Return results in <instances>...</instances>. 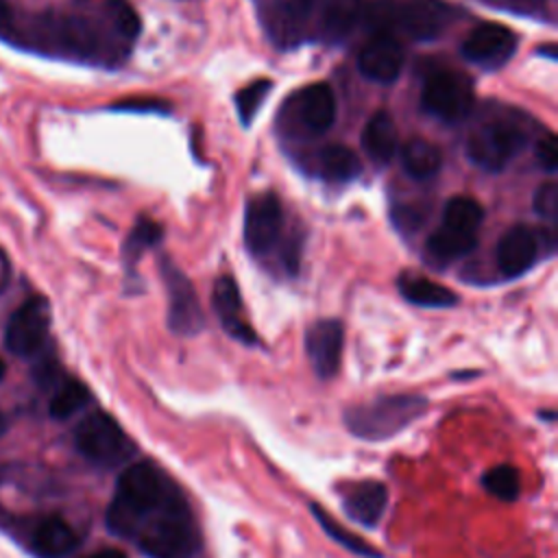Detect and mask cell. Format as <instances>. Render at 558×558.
<instances>
[{
	"instance_id": "obj_1",
	"label": "cell",
	"mask_w": 558,
	"mask_h": 558,
	"mask_svg": "<svg viewBox=\"0 0 558 558\" xmlns=\"http://www.w3.org/2000/svg\"><path fill=\"white\" fill-rule=\"evenodd\" d=\"M105 523L148 558H192L203 545L187 497L153 460H137L118 475Z\"/></svg>"
},
{
	"instance_id": "obj_2",
	"label": "cell",
	"mask_w": 558,
	"mask_h": 558,
	"mask_svg": "<svg viewBox=\"0 0 558 558\" xmlns=\"http://www.w3.org/2000/svg\"><path fill=\"white\" fill-rule=\"evenodd\" d=\"M140 35V17L122 0H107L98 15L92 13H46L31 24L22 41L39 52L111 63L124 57L129 44Z\"/></svg>"
},
{
	"instance_id": "obj_3",
	"label": "cell",
	"mask_w": 558,
	"mask_h": 558,
	"mask_svg": "<svg viewBox=\"0 0 558 558\" xmlns=\"http://www.w3.org/2000/svg\"><path fill=\"white\" fill-rule=\"evenodd\" d=\"M427 410V399L414 392L381 395L377 399L355 403L342 412L344 427L360 440L379 442L395 438L418 421Z\"/></svg>"
},
{
	"instance_id": "obj_4",
	"label": "cell",
	"mask_w": 558,
	"mask_h": 558,
	"mask_svg": "<svg viewBox=\"0 0 558 558\" xmlns=\"http://www.w3.org/2000/svg\"><path fill=\"white\" fill-rule=\"evenodd\" d=\"M453 15V7L442 0H377L366 11V22L375 33L429 41L447 31Z\"/></svg>"
},
{
	"instance_id": "obj_5",
	"label": "cell",
	"mask_w": 558,
	"mask_h": 558,
	"mask_svg": "<svg viewBox=\"0 0 558 558\" xmlns=\"http://www.w3.org/2000/svg\"><path fill=\"white\" fill-rule=\"evenodd\" d=\"M74 447L98 469H118L126 464L137 445L124 427L105 410L89 412L74 429Z\"/></svg>"
},
{
	"instance_id": "obj_6",
	"label": "cell",
	"mask_w": 558,
	"mask_h": 558,
	"mask_svg": "<svg viewBox=\"0 0 558 558\" xmlns=\"http://www.w3.org/2000/svg\"><path fill=\"white\" fill-rule=\"evenodd\" d=\"M527 129L514 116H495L480 122L466 137V157L482 170H504L527 144Z\"/></svg>"
},
{
	"instance_id": "obj_7",
	"label": "cell",
	"mask_w": 558,
	"mask_h": 558,
	"mask_svg": "<svg viewBox=\"0 0 558 558\" xmlns=\"http://www.w3.org/2000/svg\"><path fill=\"white\" fill-rule=\"evenodd\" d=\"M421 105L442 122H460L471 111L473 85L458 72L436 70L423 83Z\"/></svg>"
},
{
	"instance_id": "obj_8",
	"label": "cell",
	"mask_w": 558,
	"mask_h": 558,
	"mask_svg": "<svg viewBox=\"0 0 558 558\" xmlns=\"http://www.w3.org/2000/svg\"><path fill=\"white\" fill-rule=\"evenodd\" d=\"M336 120V96L327 83H314L296 92L286 111L283 124L294 135H320Z\"/></svg>"
},
{
	"instance_id": "obj_9",
	"label": "cell",
	"mask_w": 558,
	"mask_h": 558,
	"mask_svg": "<svg viewBox=\"0 0 558 558\" xmlns=\"http://www.w3.org/2000/svg\"><path fill=\"white\" fill-rule=\"evenodd\" d=\"M168 292V327L177 336H196L205 327V314L192 281L168 257L161 259Z\"/></svg>"
},
{
	"instance_id": "obj_10",
	"label": "cell",
	"mask_w": 558,
	"mask_h": 558,
	"mask_svg": "<svg viewBox=\"0 0 558 558\" xmlns=\"http://www.w3.org/2000/svg\"><path fill=\"white\" fill-rule=\"evenodd\" d=\"M314 0H259V22L277 48H294L307 37Z\"/></svg>"
},
{
	"instance_id": "obj_11",
	"label": "cell",
	"mask_w": 558,
	"mask_h": 558,
	"mask_svg": "<svg viewBox=\"0 0 558 558\" xmlns=\"http://www.w3.org/2000/svg\"><path fill=\"white\" fill-rule=\"evenodd\" d=\"M50 305L44 296L35 294L26 299L9 318L4 331V344L11 353L28 357L37 353L48 336Z\"/></svg>"
},
{
	"instance_id": "obj_12",
	"label": "cell",
	"mask_w": 558,
	"mask_h": 558,
	"mask_svg": "<svg viewBox=\"0 0 558 558\" xmlns=\"http://www.w3.org/2000/svg\"><path fill=\"white\" fill-rule=\"evenodd\" d=\"M283 209L281 201L270 194H257L248 201L244 211V244L255 257H266L281 240Z\"/></svg>"
},
{
	"instance_id": "obj_13",
	"label": "cell",
	"mask_w": 558,
	"mask_h": 558,
	"mask_svg": "<svg viewBox=\"0 0 558 558\" xmlns=\"http://www.w3.org/2000/svg\"><path fill=\"white\" fill-rule=\"evenodd\" d=\"M342 347H344V329L340 320L323 318L307 327L305 353L318 379L336 377L342 360Z\"/></svg>"
},
{
	"instance_id": "obj_14",
	"label": "cell",
	"mask_w": 558,
	"mask_h": 558,
	"mask_svg": "<svg viewBox=\"0 0 558 558\" xmlns=\"http://www.w3.org/2000/svg\"><path fill=\"white\" fill-rule=\"evenodd\" d=\"M514 48L517 35L497 22L475 26L462 41V54L482 68H497L506 63Z\"/></svg>"
},
{
	"instance_id": "obj_15",
	"label": "cell",
	"mask_w": 558,
	"mask_h": 558,
	"mask_svg": "<svg viewBox=\"0 0 558 558\" xmlns=\"http://www.w3.org/2000/svg\"><path fill=\"white\" fill-rule=\"evenodd\" d=\"M344 514L364 527H377L388 506V488L379 480H357L340 488Z\"/></svg>"
},
{
	"instance_id": "obj_16",
	"label": "cell",
	"mask_w": 558,
	"mask_h": 558,
	"mask_svg": "<svg viewBox=\"0 0 558 558\" xmlns=\"http://www.w3.org/2000/svg\"><path fill=\"white\" fill-rule=\"evenodd\" d=\"M538 231L527 225H517L508 229L497 244V268L504 277H521L527 272L541 253Z\"/></svg>"
},
{
	"instance_id": "obj_17",
	"label": "cell",
	"mask_w": 558,
	"mask_h": 558,
	"mask_svg": "<svg viewBox=\"0 0 558 558\" xmlns=\"http://www.w3.org/2000/svg\"><path fill=\"white\" fill-rule=\"evenodd\" d=\"M360 72L375 83H392L403 68V48L397 37L388 33H375L357 57Z\"/></svg>"
},
{
	"instance_id": "obj_18",
	"label": "cell",
	"mask_w": 558,
	"mask_h": 558,
	"mask_svg": "<svg viewBox=\"0 0 558 558\" xmlns=\"http://www.w3.org/2000/svg\"><path fill=\"white\" fill-rule=\"evenodd\" d=\"M211 301H214V312H216L222 329L233 340H238L246 347H253L259 342L255 329L248 325V320L242 314V299H240V290H238V283L233 277L222 275L216 279Z\"/></svg>"
},
{
	"instance_id": "obj_19",
	"label": "cell",
	"mask_w": 558,
	"mask_h": 558,
	"mask_svg": "<svg viewBox=\"0 0 558 558\" xmlns=\"http://www.w3.org/2000/svg\"><path fill=\"white\" fill-rule=\"evenodd\" d=\"M28 547L37 558H65L78 547V534L63 517L46 514L31 525Z\"/></svg>"
},
{
	"instance_id": "obj_20",
	"label": "cell",
	"mask_w": 558,
	"mask_h": 558,
	"mask_svg": "<svg viewBox=\"0 0 558 558\" xmlns=\"http://www.w3.org/2000/svg\"><path fill=\"white\" fill-rule=\"evenodd\" d=\"M320 39L333 44L344 39L362 15V0H314Z\"/></svg>"
},
{
	"instance_id": "obj_21",
	"label": "cell",
	"mask_w": 558,
	"mask_h": 558,
	"mask_svg": "<svg viewBox=\"0 0 558 558\" xmlns=\"http://www.w3.org/2000/svg\"><path fill=\"white\" fill-rule=\"evenodd\" d=\"M362 146L366 155L377 163H388L395 157L399 148V135L392 118L386 111L373 113L371 120L364 124Z\"/></svg>"
},
{
	"instance_id": "obj_22",
	"label": "cell",
	"mask_w": 558,
	"mask_h": 558,
	"mask_svg": "<svg viewBox=\"0 0 558 558\" xmlns=\"http://www.w3.org/2000/svg\"><path fill=\"white\" fill-rule=\"evenodd\" d=\"M314 170L318 177H323L325 181H351L362 172V161L355 155V150H351L349 146L342 144H331L318 150L316 159L312 161Z\"/></svg>"
},
{
	"instance_id": "obj_23",
	"label": "cell",
	"mask_w": 558,
	"mask_h": 558,
	"mask_svg": "<svg viewBox=\"0 0 558 558\" xmlns=\"http://www.w3.org/2000/svg\"><path fill=\"white\" fill-rule=\"evenodd\" d=\"M475 242H477L475 233L458 231L442 225L427 238L425 253H427V259L434 264H451L464 257L466 253H471L475 248Z\"/></svg>"
},
{
	"instance_id": "obj_24",
	"label": "cell",
	"mask_w": 558,
	"mask_h": 558,
	"mask_svg": "<svg viewBox=\"0 0 558 558\" xmlns=\"http://www.w3.org/2000/svg\"><path fill=\"white\" fill-rule=\"evenodd\" d=\"M399 292L405 301L421 307H451L458 303V294L447 286L416 275H403L399 279Z\"/></svg>"
},
{
	"instance_id": "obj_25",
	"label": "cell",
	"mask_w": 558,
	"mask_h": 558,
	"mask_svg": "<svg viewBox=\"0 0 558 558\" xmlns=\"http://www.w3.org/2000/svg\"><path fill=\"white\" fill-rule=\"evenodd\" d=\"M401 163L412 179H429L440 170L442 157L438 146H434L432 142L423 137H412L401 148Z\"/></svg>"
},
{
	"instance_id": "obj_26",
	"label": "cell",
	"mask_w": 558,
	"mask_h": 558,
	"mask_svg": "<svg viewBox=\"0 0 558 558\" xmlns=\"http://www.w3.org/2000/svg\"><path fill=\"white\" fill-rule=\"evenodd\" d=\"M310 512H312V517L316 519V523L320 525V530H323L333 543H338L340 547H344L347 551H351V554H355V556H360V558H384L379 549H375V547L368 545L362 536H357V534H353L351 530H347L344 525H340L329 512L323 510L320 504H310Z\"/></svg>"
},
{
	"instance_id": "obj_27",
	"label": "cell",
	"mask_w": 558,
	"mask_h": 558,
	"mask_svg": "<svg viewBox=\"0 0 558 558\" xmlns=\"http://www.w3.org/2000/svg\"><path fill=\"white\" fill-rule=\"evenodd\" d=\"M92 399L89 388L78 379H65L57 386L52 399H50V416L65 421L74 416L78 410H83Z\"/></svg>"
},
{
	"instance_id": "obj_28",
	"label": "cell",
	"mask_w": 558,
	"mask_h": 558,
	"mask_svg": "<svg viewBox=\"0 0 558 558\" xmlns=\"http://www.w3.org/2000/svg\"><path fill=\"white\" fill-rule=\"evenodd\" d=\"M484 220V209L482 205L471 198V196H453L447 201L445 211H442V225L458 229V231H466V233H475L477 227Z\"/></svg>"
},
{
	"instance_id": "obj_29",
	"label": "cell",
	"mask_w": 558,
	"mask_h": 558,
	"mask_svg": "<svg viewBox=\"0 0 558 558\" xmlns=\"http://www.w3.org/2000/svg\"><path fill=\"white\" fill-rule=\"evenodd\" d=\"M482 486L499 501H514L521 495V475L512 464H497L484 471Z\"/></svg>"
},
{
	"instance_id": "obj_30",
	"label": "cell",
	"mask_w": 558,
	"mask_h": 558,
	"mask_svg": "<svg viewBox=\"0 0 558 558\" xmlns=\"http://www.w3.org/2000/svg\"><path fill=\"white\" fill-rule=\"evenodd\" d=\"M161 225H157L155 220H148V218H140L137 222H135V227L129 231V235H126V242H124V246H122V257H124V262L131 266V264H135L142 255H144V251H148V248H153L155 244H159V240H161Z\"/></svg>"
},
{
	"instance_id": "obj_31",
	"label": "cell",
	"mask_w": 558,
	"mask_h": 558,
	"mask_svg": "<svg viewBox=\"0 0 558 558\" xmlns=\"http://www.w3.org/2000/svg\"><path fill=\"white\" fill-rule=\"evenodd\" d=\"M270 89H272V83L268 78H257L238 92L235 107H238V116H240L242 124H251V120L255 118L257 109L262 107V102L266 100Z\"/></svg>"
},
{
	"instance_id": "obj_32",
	"label": "cell",
	"mask_w": 558,
	"mask_h": 558,
	"mask_svg": "<svg viewBox=\"0 0 558 558\" xmlns=\"http://www.w3.org/2000/svg\"><path fill=\"white\" fill-rule=\"evenodd\" d=\"M488 7L527 17H547V0H482Z\"/></svg>"
},
{
	"instance_id": "obj_33",
	"label": "cell",
	"mask_w": 558,
	"mask_h": 558,
	"mask_svg": "<svg viewBox=\"0 0 558 558\" xmlns=\"http://www.w3.org/2000/svg\"><path fill=\"white\" fill-rule=\"evenodd\" d=\"M534 211L545 218V220H554L556 211H558V185L554 181L543 183L536 192H534V201H532Z\"/></svg>"
},
{
	"instance_id": "obj_34",
	"label": "cell",
	"mask_w": 558,
	"mask_h": 558,
	"mask_svg": "<svg viewBox=\"0 0 558 558\" xmlns=\"http://www.w3.org/2000/svg\"><path fill=\"white\" fill-rule=\"evenodd\" d=\"M536 161L543 170L554 172L558 166V150H556V137L551 133H545L538 142H536Z\"/></svg>"
},
{
	"instance_id": "obj_35",
	"label": "cell",
	"mask_w": 558,
	"mask_h": 558,
	"mask_svg": "<svg viewBox=\"0 0 558 558\" xmlns=\"http://www.w3.org/2000/svg\"><path fill=\"white\" fill-rule=\"evenodd\" d=\"M113 109H118V111H157V113H163V111L170 109V105L166 100H159V98L142 96V98L120 100V102L113 105Z\"/></svg>"
},
{
	"instance_id": "obj_36",
	"label": "cell",
	"mask_w": 558,
	"mask_h": 558,
	"mask_svg": "<svg viewBox=\"0 0 558 558\" xmlns=\"http://www.w3.org/2000/svg\"><path fill=\"white\" fill-rule=\"evenodd\" d=\"M15 15H13V9L9 4V0H0V39L4 41H13V35H15Z\"/></svg>"
},
{
	"instance_id": "obj_37",
	"label": "cell",
	"mask_w": 558,
	"mask_h": 558,
	"mask_svg": "<svg viewBox=\"0 0 558 558\" xmlns=\"http://www.w3.org/2000/svg\"><path fill=\"white\" fill-rule=\"evenodd\" d=\"M35 377L39 381V386H50L59 379V364L54 360H44L37 364L35 368Z\"/></svg>"
},
{
	"instance_id": "obj_38",
	"label": "cell",
	"mask_w": 558,
	"mask_h": 558,
	"mask_svg": "<svg viewBox=\"0 0 558 558\" xmlns=\"http://www.w3.org/2000/svg\"><path fill=\"white\" fill-rule=\"evenodd\" d=\"M89 558H126V556L116 547H105V549H98L96 554H92Z\"/></svg>"
},
{
	"instance_id": "obj_39",
	"label": "cell",
	"mask_w": 558,
	"mask_h": 558,
	"mask_svg": "<svg viewBox=\"0 0 558 558\" xmlns=\"http://www.w3.org/2000/svg\"><path fill=\"white\" fill-rule=\"evenodd\" d=\"M4 429H7V418H4V414L0 412V436L4 434Z\"/></svg>"
},
{
	"instance_id": "obj_40",
	"label": "cell",
	"mask_w": 558,
	"mask_h": 558,
	"mask_svg": "<svg viewBox=\"0 0 558 558\" xmlns=\"http://www.w3.org/2000/svg\"><path fill=\"white\" fill-rule=\"evenodd\" d=\"M4 373H7V364H4V362H2V357H0V381H2Z\"/></svg>"
}]
</instances>
